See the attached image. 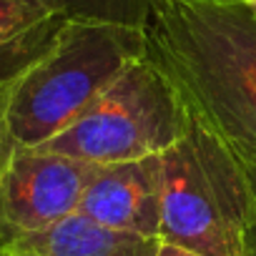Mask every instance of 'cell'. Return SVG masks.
Masks as SVG:
<instances>
[{
  "label": "cell",
  "mask_w": 256,
  "mask_h": 256,
  "mask_svg": "<svg viewBox=\"0 0 256 256\" xmlns=\"http://www.w3.org/2000/svg\"><path fill=\"white\" fill-rule=\"evenodd\" d=\"M244 3H246V8L254 13V18H256V0H244Z\"/></svg>",
  "instance_id": "obj_11"
},
{
  "label": "cell",
  "mask_w": 256,
  "mask_h": 256,
  "mask_svg": "<svg viewBox=\"0 0 256 256\" xmlns=\"http://www.w3.org/2000/svg\"><path fill=\"white\" fill-rule=\"evenodd\" d=\"M188 123L178 90L146 56L128 66L63 134L40 148L90 166L161 156Z\"/></svg>",
  "instance_id": "obj_4"
},
{
  "label": "cell",
  "mask_w": 256,
  "mask_h": 256,
  "mask_svg": "<svg viewBox=\"0 0 256 256\" xmlns=\"http://www.w3.org/2000/svg\"><path fill=\"white\" fill-rule=\"evenodd\" d=\"M146 56V30L68 20L53 48L0 106V126L20 146H43Z\"/></svg>",
  "instance_id": "obj_3"
},
{
  "label": "cell",
  "mask_w": 256,
  "mask_h": 256,
  "mask_svg": "<svg viewBox=\"0 0 256 256\" xmlns=\"http://www.w3.org/2000/svg\"><path fill=\"white\" fill-rule=\"evenodd\" d=\"M63 20L146 30L154 0H36Z\"/></svg>",
  "instance_id": "obj_9"
},
{
  "label": "cell",
  "mask_w": 256,
  "mask_h": 256,
  "mask_svg": "<svg viewBox=\"0 0 256 256\" xmlns=\"http://www.w3.org/2000/svg\"><path fill=\"white\" fill-rule=\"evenodd\" d=\"M93 166L16 144L0 126V248L78 211Z\"/></svg>",
  "instance_id": "obj_5"
},
{
  "label": "cell",
  "mask_w": 256,
  "mask_h": 256,
  "mask_svg": "<svg viewBox=\"0 0 256 256\" xmlns=\"http://www.w3.org/2000/svg\"><path fill=\"white\" fill-rule=\"evenodd\" d=\"M76 214L113 231L158 238L161 156L93 166Z\"/></svg>",
  "instance_id": "obj_6"
},
{
  "label": "cell",
  "mask_w": 256,
  "mask_h": 256,
  "mask_svg": "<svg viewBox=\"0 0 256 256\" xmlns=\"http://www.w3.org/2000/svg\"><path fill=\"white\" fill-rule=\"evenodd\" d=\"M146 58L256 171V18L244 0H154Z\"/></svg>",
  "instance_id": "obj_1"
},
{
  "label": "cell",
  "mask_w": 256,
  "mask_h": 256,
  "mask_svg": "<svg viewBox=\"0 0 256 256\" xmlns=\"http://www.w3.org/2000/svg\"><path fill=\"white\" fill-rule=\"evenodd\" d=\"M158 241L198 256H254L256 251L254 176L191 113L181 138L161 154Z\"/></svg>",
  "instance_id": "obj_2"
},
{
  "label": "cell",
  "mask_w": 256,
  "mask_h": 256,
  "mask_svg": "<svg viewBox=\"0 0 256 256\" xmlns=\"http://www.w3.org/2000/svg\"><path fill=\"white\" fill-rule=\"evenodd\" d=\"M158 238L113 231L73 214L56 226L0 248L6 256H156Z\"/></svg>",
  "instance_id": "obj_8"
},
{
  "label": "cell",
  "mask_w": 256,
  "mask_h": 256,
  "mask_svg": "<svg viewBox=\"0 0 256 256\" xmlns=\"http://www.w3.org/2000/svg\"><path fill=\"white\" fill-rule=\"evenodd\" d=\"M66 23L36 0H0V106L53 48Z\"/></svg>",
  "instance_id": "obj_7"
},
{
  "label": "cell",
  "mask_w": 256,
  "mask_h": 256,
  "mask_svg": "<svg viewBox=\"0 0 256 256\" xmlns=\"http://www.w3.org/2000/svg\"><path fill=\"white\" fill-rule=\"evenodd\" d=\"M156 256H198L188 248H181L176 244H166V241H158V248H156Z\"/></svg>",
  "instance_id": "obj_10"
},
{
  "label": "cell",
  "mask_w": 256,
  "mask_h": 256,
  "mask_svg": "<svg viewBox=\"0 0 256 256\" xmlns=\"http://www.w3.org/2000/svg\"><path fill=\"white\" fill-rule=\"evenodd\" d=\"M254 256H256V251H254Z\"/></svg>",
  "instance_id": "obj_14"
},
{
  "label": "cell",
  "mask_w": 256,
  "mask_h": 256,
  "mask_svg": "<svg viewBox=\"0 0 256 256\" xmlns=\"http://www.w3.org/2000/svg\"><path fill=\"white\" fill-rule=\"evenodd\" d=\"M251 176H254V186H256V171H251Z\"/></svg>",
  "instance_id": "obj_12"
},
{
  "label": "cell",
  "mask_w": 256,
  "mask_h": 256,
  "mask_svg": "<svg viewBox=\"0 0 256 256\" xmlns=\"http://www.w3.org/2000/svg\"><path fill=\"white\" fill-rule=\"evenodd\" d=\"M0 256H6V254H3V251H0Z\"/></svg>",
  "instance_id": "obj_13"
}]
</instances>
